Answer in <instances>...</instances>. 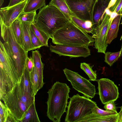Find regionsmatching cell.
I'll return each instance as SVG.
<instances>
[{"label": "cell", "instance_id": "6da1fadb", "mask_svg": "<svg viewBox=\"0 0 122 122\" xmlns=\"http://www.w3.org/2000/svg\"><path fill=\"white\" fill-rule=\"evenodd\" d=\"M0 22L1 36L4 41V49L15 71L19 81L25 68L28 52L17 42L11 27L7 26Z\"/></svg>", "mask_w": 122, "mask_h": 122}, {"label": "cell", "instance_id": "7a4b0ae2", "mask_svg": "<svg viewBox=\"0 0 122 122\" xmlns=\"http://www.w3.org/2000/svg\"><path fill=\"white\" fill-rule=\"evenodd\" d=\"M70 89L66 83L55 82L49 90L47 115L54 122H60L62 115L66 112Z\"/></svg>", "mask_w": 122, "mask_h": 122}, {"label": "cell", "instance_id": "3957f363", "mask_svg": "<svg viewBox=\"0 0 122 122\" xmlns=\"http://www.w3.org/2000/svg\"><path fill=\"white\" fill-rule=\"evenodd\" d=\"M56 45L76 46H93L95 40L87 33L69 21L63 27L55 32L51 37Z\"/></svg>", "mask_w": 122, "mask_h": 122}, {"label": "cell", "instance_id": "277c9868", "mask_svg": "<svg viewBox=\"0 0 122 122\" xmlns=\"http://www.w3.org/2000/svg\"><path fill=\"white\" fill-rule=\"evenodd\" d=\"M70 21L57 8L48 5L43 6L37 14L35 22L41 30L51 38L56 30Z\"/></svg>", "mask_w": 122, "mask_h": 122}, {"label": "cell", "instance_id": "5b68a950", "mask_svg": "<svg viewBox=\"0 0 122 122\" xmlns=\"http://www.w3.org/2000/svg\"><path fill=\"white\" fill-rule=\"evenodd\" d=\"M10 113L20 122L25 113L35 102V97L24 92L18 82L2 99Z\"/></svg>", "mask_w": 122, "mask_h": 122}, {"label": "cell", "instance_id": "8992f818", "mask_svg": "<svg viewBox=\"0 0 122 122\" xmlns=\"http://www.w3.org/2000/svg\"><path fill=\"white\" fill-rule=\"evenodd\" d=\"M67 107L66 122H79L83 118L92 113L96 102L78 94L70 97Z\"/></svg>", "mask_w": 122, "mask_h": 122}, {"label": "cell", "instance_id": "52a82bcc", "mask_svg": "<svg viewBox=\"0 0 122 122\" xmlns=\"http://www.w3.org/2000/svg\"><path fill=\"white\" fill-rule=\"evenodd\" d=\"M67 79L71 83L73 88L86 97L92 98L94 97L96 90L95 86L77 72L65 68L63 70Z\"/></svg>", "mask_w": 122, "mask_h": 122}, {"label": "cell", "instance_id": "ba28073f", "mask_svg": "<svg viewBox=\"0 0 122 122\" xmlns=\"http://www.w3.org/2000/svg\"><path fill=\"white\" fill-rule=\"evenodd\" d=\"M65 0L74 16L84 21L92 22L93 10L97 0H87L82 2Z\"/></svg>", "mask_w": 122, "mask_h": 122}, {"label": "cell", "instance_id": "9c48e42d", "mask_svg": "<svg viewBox=\"0 0 122 122\" xmlns=\"http://www.w3.org/2000/svg\"><path fill=\"white\" fill-rule=\"evenodd\" d=\"M99 97L104 104L115 102L119 97L118 87L114 82L107 78H102L98 80Z\"/></svg>", "mask_w": 122, "mask_h": 122}, {"label": "cell", "instance_id": "30bf717a", "mask_svg": "<svg viewBox=\"0 0 122 122\" xmlns=\"http://www.w3.org/2000/svg\"><path fill=\"white\" fill-rule=\"evenodd\" d=\"M110 17V15L105 13L100 24L95 29V35L92 36L95 39V47L99 53L104 54L106 53L108 46L107 35L111 24L109 22Z\"/></svg>", "mask_w": 122, "mask_h": 122}, {"label": "cell", "instance_id": "8fae6325", "mask_svg": "<svg viewBox=\"0 0 122 122\" xmlns=\"http://www.w3.org/2000/svg\"><path fill=\"white\" fill-rule=\"evenodd\" d=\"M49 49L51 52L57 54L60 56H68L70 58L81 57L85 58L91 55L90 50L87 46L60 45L52 46L50 44Z\"/></svg>", "mask_w": 122, "mask_h": 122}, {"label": "cell", "instance_id": "7c38bea8", "mask_svg": "<svg viewBox=\"0 0 122 122\" xmlns=\"http://www.w3.org/2000/svg\"><path fill=\"white\" fill-rule=\"evenodd\" d=\"M28 0L12 6L0 8V22L7 26H10L12 23L23 12Z\"/></svg>", "mask_w": 122, "mask_h": 122}, {"label": "cell", "instance_id": "4fadbf2b", "mask_svg": "<svg viewBox=\"0 0 122 122\" xmlns=\"http://www.w3.org/2000/svg\"><path fill=\"white\" fill-rule=\"evenodd\" d=\"M110 0H97L96 1L93 10L92 21L95 29L100 24Z\"/></svg>", "mask_w": 122, "mask_h": 122}, {"label": "cell", "instance_id": "5bb4252c", "mask_svg": "<svg viewBox=\"0 0 122 122\" xmlns=\"http://www.w3.org/2000/svg\"><path fill=\"white\" fill-rule=\"evenodd\" d=\"M32 52L31 57L34 61V67L39 77L40 87L41 89L44 84L43 76L44 64L41 61V56L40 52L36 50L32 51Z\"/></svg>", "mask_w": 122, "mask_h": 122}, {"label": "cell", "instance_id": "9a60e30c", "mask_svg": "<svg viewBox=\"0 0 122 122\" xmlns=\"http://www.w3.org/2000/svg\"><path fill=\"white\" fill-rule=\"evenodd\" d=\"M118 114L103 116L92 113L82 118L79 122H117Z\"/></svg>", "mask_w": 122, "mask_h": 122}, {"label": "cell", "instance_id": "2e32d148", "mask_svg": "<svg viewBox=\"0 0 122 122\" xmlns=\"http://www.w3.org/2000/svg\"><path fill=\"white\" fill-rule=\"evenodd\" d=\"M21 90L24 93L34 96L30 78V72L25 66L24 72L19 82Z\"/></svg>", "mask_w": 122, "mask_h": 122}, {"label": "cell", "instance_id": "e0dca14e", "mask_svg": "<svg viewBox=\"0 0 122 122\" xmlns=\"http://www.w3.org/2000/svg\"><path fill=\"white\" fill-rule=\"evenodd\" d=\"M122 15H119L112 20L108 30L107 36V44H110L116 38L119 30V26Z\"/></svg>", "mask_w": 122, "mask_h": 122}, {"label": "cell", "instance_id": "ac0fdd59", "mask_svg": "<svg viewBox=\"0 0 122 122\" xmlns=\"http://www.w3.org/2000/svg\"><path fill=\"white\" fill-rule=\"evenodd\" d=\"M21 22L24 49L28 51L34 50L31 41L30 29L31 24L28 23Z\"/></svg>", "mask_w": 122, "mask_h": 122}, {"label": "cell", "instance_id": "d6986e66", "mask_svg": "<svg viewBox=\"0 0 122 122\" xmlns=\"http://www.w3.org/2000/svg\"><path fill=\"white\" fill-rule=\"evenodd\" d=\"M71 21L78 27L87 33H91L92 36L95 35L96 30L91 21H84L73 16L71 17Z\"/></svg>", "mask_w": 122, "mask_h": 122}, {"label": "cell", "instance_id": "ffe728a7", "mask_svg": "<svg viewBox=\"0 0 122 122\" xmlns=\"http://www.w3.org/2000/svg\"><path fill=\"white\" fill-rule=\"evenodd\" d=\"M49 4L54 5L70 21L71 16H74L65 0H51Z\"/></svg>", "mask_w": 122, "mask_h": 122}, {"label": "cell", "instance_id": "44dd1931", "mask_svg": "<svg viewBox=\"0 0 122 122\" xmlns=\"http://www.w3.org/2000/svg\"><path fill=\"white\" fill-rule=\"evenodd\" d=\"M10 27L17 41L24 48V44L21 21L18 18L12 23Z\"/></svg>", "mask_w": 122, "mask_h": 122}, {"label": "cell", "instance_id": "7402d4cb", "mask_svg": "<svg viewBox=\"0 0 122 122\" xmlns=\"http://www.w3.org/2000/svg\"><path fill=\"white\" fill-rule=\"evenodd\" d=\"M20 122H40L35 107V102L25 113Z\"/></svg>", "mask_w": 122, "mask_h": 122}, {"label": "cell", "instance_id": "603a6c76", "mask_svg": "<svg viewBox=\"0 0 122 122\" xmlns=\"http://www.w3.org/2000/svg\"><path fill=\"white\" fill-rule=\"evenodd\" d=\"M46 5L45 0H28L23 12L36 11Z\"/></svg>", "mask_w": 122, "mask_h": 122}, {"label": "cell", "instance_id": "cb8c5ba5", "mask_svg": "<svg viewBox=\"0 0 122 122\" xmlns=\"http://www.w3.org/2000/svg\"><path fill=\"white\" fill-rule=\"evenodd\" d=\"M30 27L44 46L48 47V41L50 36L40 29L35 22L31 24Z\"/></svg>", "mask_w": 122, "mask_h": 122}, {"label": "cell", "instance_id": "d4e9b609", "mask_svg": "<svg viewBox=\"0 0 122 122\" xmlns=\"http://www.w3.org/2000/svg\"><path fill=\"white\" fill-rule=\"evenodd\" d=\"M30 78L34 95L35 96L40 89L39 77L34 67L32 71L30 73Z\"/></svg>", "mask_w": 122, "mask_h": 122}, {"label": "cell", "instance_id": "484cf974", "mask_svg": "<svg viewBox=\"0 0 122 122\" xmlns=\"http://www.w3.org/2000/svg\"><path fill=\"white\" fill-rule=\"evenodd\" d=\"M105 54V62L111 66L122 55V48L119 51L115 52H107Z\"/></svg>", "mask_w": 122, "mask_h": 122}, {"label": "cell", "instance_id": "4316f807", "mask_svg": "<svg viewBox=\"0 0 122 122\" xmlns=\"http://www.w3.org/2000/svg\"><path fill=\"white\" fill-rule=\"evenodd\" d=\"M80 67L88 76L89 78V80L97 81L96 71L93 70L92 67L89 64L85 62L81 63L80 64Z\"/></svg>", "mask_w": 122, "mask_h": 122}, {"label": "cell", "instance_id": "83f0119b", "mask_svg": "<svg viewBox=\"0 0 122 122\" xmlns=\"http://www.w3.org/2000/svg\"><path fill=\"white\" fill-rule=\"evenodd\" d=\"M36 11L21 13L18 18L21 22L31 24L35 22L36 16Z\"/></svg>", "mask_w": 122, "mask_h": 122}, {"label": "cell", "instance_id": "f1b7e54d", "mask_svg": "<svg viewBox=\"0 0 122 122\" xmlns=\"http://www.w3.org/2000/svg\"><path fill=\"white\" fill-rule=\"evenodd\" d=\"M30 34L31 42L34 50L40 48L41 47L44 46L36 36L31 27L30 29Z\"/></svg>", "mask_w": 122, "mask_h": 122}, {"label": "cell", "instance_id": "f546056e", "mask_svg": "<svg viewBox=\"0 0 122 122\" xmlns=\"http://www.w3.org/2000/svg\"><path fill=\"white\" fill-rule=\"evenodd\" d=\"M92 113L97 115L103 116L116 115L118 113L113 111L105 110L99 108L97 106L92 110Z\"/></svg>", "mask_w": 122, "mask_h": 122}, {"label": "cell", "instance_id": "4dcf8cb0", "mask_svg": "<svg viewBox=\"0 0 122 122\" xmlns=\"http://www.w3.org/2000/svg\"><path fill=\"white\" fill-rule=\"evenodd\" d=\"M0 104V122H5L9 111L1 101Z\"/></svg>", "mask_w": 122, "mask_h": 122}, {"label": "cell", "instance_id": "1f68e13d", "mask_svg": "<svg viewBox=\"0 0 122 122\" xmlns=\"http://www.w3.org/2000/svg\"><path fill=\"white\" fill-rule=\"evenodd\" d=\"M122 6V0H117L115 4L109 9L112 12H116L118 14Z\"/></svg>", "mask_w": 122, "mask_h": 122}, {"label": "cell", "instance_id": "d6a6232c", "mask_svg": "<svg viewBox=\"0 0 122 122\" xmlns=\"http://www.w3.org/2000/svg\"><path fill=\"white\" fill-rule=\"evenodd\" d=\"M104 107L106 110L118 113L114 102H111L105 104Z\"/></svg>", "mask_w": 122, "mask_h": 122}, {"label": "cell", "instance_id": "836d02e7", "mask_svg": "<svg viewBox=\"0 0 122 122\" xmlns=\"http://www.w3.org/2000/svg\"><path fill=\"white\" fill-rule=\"evenodd\" d=\"M25 66L30 73L32 71L34 67V63L33 60L31 56L28 57L27 58Z\"/></svg>", "mask_w": 122, "mask_h": 122}, {"label": "cell", "instance_id": "e575fe53", "mask_svg": "<svg viewBox=\"0 0 122 122\" xmlns=\"http://www.w3.org/2000/svg\"><path fill=\"white\" fill-rule=\"evenodd\" d=\"M18 122V121L9 111L6 117L5 122Z\"/></svg>", "mask_w": 122, "mask_h": 122}, {"label": "cell", "instance_id": "d590c367", "mask_svg": "<svg viewBox=\"0 0 122 122\" xmlns=\"http://www.w3.org/2000/svg\"><path fill=\"white\" fill-rule=\"evenodd\" d=\"M25 0H10L8 5L7 7H10L19 4Z\"/></svg>", "mask_w": 122, "mask_h": 122}, {"label": "cell", "instance_id": "8d00e7d4", "mask_svg": "<svg viewBox=\"0 0 122 122\" xmlns=\"http://www.w3.org/2000/svg\"><path fill=\"white\" fill-rule=\"evenodd\" d=\"M118 115L117 122H122V106L121 107L120 111L118 113Z\"/></svg>", "mask_w": 122, "mask_h": 122}, {"label": "cell", "instance_id": "74e56055", "mask_svg": "<svg viewBox=\"0 0 122 122\" xmlns=\"http://www.w3.org/2000/svg\"><path fill=\"white\" fill-rule=\"evenodd\" d=\"M117 0H111L108 5L106 9H109L112 6L115 4Z\"/></svg>", "mask_w": 122, "mask_h": 122}, {"label": "cell", "instance_id": "f35d334b", "mask_svg": "<svg viewBox=\"0 0 122 122\" xmlns=\"http://www.w3.org/2000/svg\"><path fill=\"white\" fill-rule=\"evenodd\" d=\"M74 2H84L87 0H70Z\"/></svg>", "mask_w": 122, "mask_h": 122}, {"label": "cell", "instance_id": "ab89813d", "mask_svg": "<svg viewBox=\"0 0 122 122\" xmlns=\"http://www.w3.org/2000/svg\"><path fill=\"white\" fill-rule=\"evenodd\" d=\"M4 2V0H0V7L1 8Z\"/></svg>", "mask_w": 122, "mask_h": 122}, {"label": "cell", "instance_id": "60d3db41", "mask_svg": "<svg viewBox=\"0 0 122 122\" xmlns=\"http://www.w3.org/2000/svg\"><path fill=\"white\" fill-rule=\"evenodd\" d=\"M118 14L122 15V6Z\"/></svg>", "mask_w": 122, "mask_h": 122}, {"label": "cell", "instance_id": "b9f144b4", "mask_svg": "<svg viewBox=\"0 0 122 122\" xmlns=\"http://www.w3.org/2000/svg\"><path fill=\"white\" fill-rule=\"evenodd\" d=\"M121 24H122V22L121 23ZM122 36H121V39H120L121 40V39H122Z\"/></svg>", "mask_w": 122, "mask_h": 122}]
</instances>
